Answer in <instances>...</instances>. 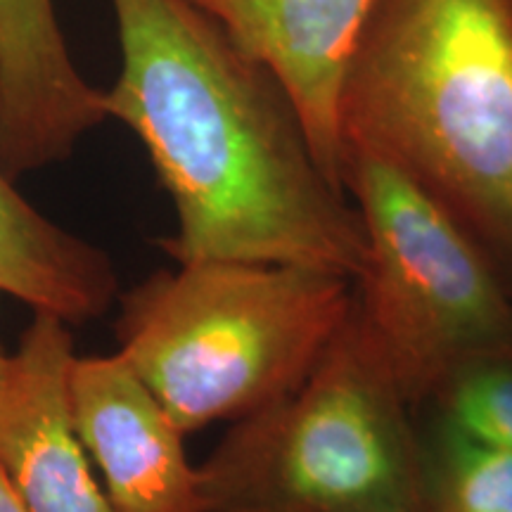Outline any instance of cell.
<instances>
[{"label": "cell", "instance_id": "52a82bcc", "mask_svg": "<svg viewBox=\"0 0 512 512\" xmlns=\"http://www.w3.org/2000/svg\"><path fill=\"white\" fill-rule=\"evenodd\" d=\"M69 323L34 313L0 396V467L29 512H119L74 430Z\"/></svg>", "mask_w": 512, "mask_h": 512}, {"label": "cell", "instance_id": "3957f363", "mask_svg": "<svg viewBox=\"0 0 512 512\" xmlns=\"http://www.w3.org/2000/svg\"><path fill=\"white\" fill-rule=\"evenodd\" d=\"M351 306L347 275L252 261L178 264L121 299L119 354L190 434L292 392Z\"/></svg>", "mask_w": 512, "mask_h": 512}, {"label": "cell", "instance_id": "5b68a950", "mask_svg": "<svg viewBox=\"0 0 512 512\" xmlns=\"http://www.w3.org/2000/svg\"><path fill=\"white\" fill-rule=\"evenodd\" d=\"M339 174L366 238L354 313L406 401L434 399L470 363L512 354V304L482 242L373 152L344 147Z\"/></svg>", "mask_w": 512, "mask_h": 512}, {"label": "cell", "instance_id": "8fae6325", "mask_svg": "<svg viewBox=\"0 0 512 512\" xmlns=\"http://www.w3.org/2000/svg\"><path fill=\"white\" fill-rule=\"evenodd\" d=\"M422 512H512V453L439 425L422 446Z\"/></svg>", "mask_w": 512, "mask_h": 512}, {"label": "cell", "instance_id": "8992f818", "mask_svg": "<svg viewBox=\"0 0 512 512\" xmlns=\"http://www.w3.org/2000/svg\"><path fill=\"white\" fill-rule=\"evenodd\" d=\"M74 430L119 512H204L185 434L124 356H74L67 373Z\"/></svg>", "mask_w": 512, "mask_h": 512}, {"label": "cell", "instance_id": "277c9868", "mask_svg": "<svg viewBox=\"0 0 512 512\" xmlns=\"http://www.w3.org/2000/svg\"><path fill=\"white\" fill-rule=\"evenodd\" d=\"M408 406L351 306L316 368L197 467L204 512H422Z\"/></svg>", "mask_w": 512, "mask_h": 512}, {"label": "cell", "instance_id": "ba28073f", "mask_svg": "<svg viewBox=\"0 0 512 512\" xmlns=\"http://www.w3.org/2000/svg\"><path fill=\"white\" fill-rule=\"evenodd\" d=\"M280 83L323 174L344 190L339 105L375 0H192ZM347 192V190H344Z\"/></svg>", "mask_w": 512, "mask_h": 512}, {"label": "cell", "instance_id": "5bb4252c", "mask_svg": "<svg viewBox=\"0 0 512 512\" xmlns=\"http://www.w3.org/2000/svg\"><path fill=\"white\" fill-rule=\"evenodd\" d=\"M8 370H10V356H5L3 351H0V396H3L5 380H8Z\"/></svg>", "mask_w": 512, "mask_h": 512}, {"label": "cell", "instance_id": "9c48e42d", "mask_svg": "<svg viewBox=\"0 0 512 512\" xmlns=\"http://www.w3.org/2000/svg\"><path fill=\"white\" fill-rule=\"evenodd\" d=\"M107 119L79 74L53 0H0V171L12 181L60 162Z\"/></svg>", "mask_w": 512, "mask_h": 512}, {"label": "cell", "instance_id": "7c38bea8", "mask_svg": "<svg viewBox=\"0 0 512 512\" xmlns=\"http://www.w3.org/2000/svg\"><path fill=\"white\" fill-rule=\"evenodd\" d=\"M434 399L448 430L512 453V354L470 363Z\"/></svg>", "mask_w": 512, "mask_h": 512}, {"label": "cell", "instance_id": "7a4b0ae2", "mask_svg": "<svg viewBox=\"0 0 512 512\" xmlns=\"http://www.w3.org/2000/svg\"><path fill=\"white\" fill-rule=\"evenodd\" d=\"M339 126L512 252V0H375Z\"/></svg>", "mask_w": 512, "mask_h": 512}, {"label": "cell", "instance_id": "30bf717a", "mask_svg": "<svg viewBox=\"0 0 512 512\" xmlns=\"http://www.w3.org/2000/svg\"><path fill=\"white\" fill-rule=\"evenodd\" d=\"M0 292L69 325L100 316L117 294L110 256L31 207L3 171Z\"/></svg>", "mask_w": 512, "mask_h": 512}, {"label": "cell", "instance_id": "6da1fadb", "mask_svg": "<svg viewBox=\"0 0 512 512\" xmlns=\"http://www.w3.org/2000/svg\"><path fill=\"white\" fill-rule=\"evenodd\" d=\"M121 74L107 117L145 145L178 216L176 264L252 261L356 280L366 238L280 83L192 0H112Z\"/></svg>", "mask_w": 512, "mask_h": 512}, {"label": "cell", "instance_id": "4fadbf2b", "mask_svg": "<svg viewBox=\"0 0 512 512\" xmlns=\"http://www.w3.org/2000/svg\"><path fill=\"white\" fill-rule=\"evenodd\" d=\"M0 512H29L22 505V501H19L15 489L10 486L8 477H5V472H3V467H0Z\"/></svg>", "mask_w": 512, "mask_h": 512}]
</instances>
